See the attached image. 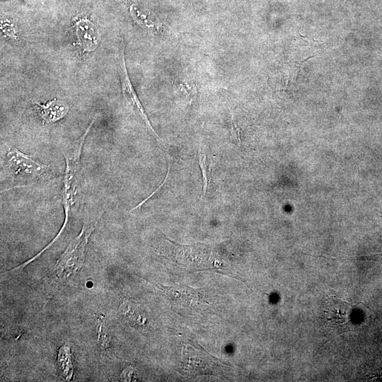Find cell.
<instances>
[{"label":"cell","instance_id":"obj_3","mask_svg":"<svg viewBox=\"0 0 382 382\" xmlns=\"http://www.w3.org/2000/svg\"><path fill=\"white\" fill-rule=\"evenodd\" d=\"M4 162L14 175L27 179H38L47 175L50 170V166L38 161L35 154H25L14 146H8Z\"/></svg>","mask_w":382,"mask_h":382},{"label":"cell","instance_id":"obj_1","mask_svg":"<svg viewBox=\"0 0 382 382\" xmlns=\"http://www.w3.org/2000/svg\"><path fill=\"white\" fill-rule=\"evenodd\" d=\"M98 220L84 221L79 234L69 243L57 261L47 286L45 304L82 268L88 242Z\"/></svg>","mask_w":382,"mask_h":382},{"label":"cell","instance_id":"obj_4","mask_svg":"<svg viewBox=\"0 0 382 382\" xmlns=\"http://www.w3.org/2000/svg\"><path fill=\"white\" fill-rule=\"evenodd\" d=\"M118 70L120 78L122 85V95L127 104L132 108L134 112L140 117L142 121L144 122L146 128L151 132L156 137L161 140L156 132L153 128L147 115L135 92L127 71L125 57H124V47L120 48V53L118 60Z\"/></svg>","mask_w":382,"mask_h":382},{"label":"cell","instance_id":"obj_7","mask_svg":"<svg viewBox=\"0 0 382 382\" xmlns=\"http://www.w3.org/2000/svg\"><path fill=\"white\" fill-rule=\"evenodd\" d=\"M183 362L184 369L190 372L201 371H208V367L214 365V358L212 356L207 357L206 353L197 349H195L191 346H185L183 350Z\"/></svg>","mask_w":382,"mask_h":382},{"label":"cell","instance_id":"obj_13","mask_svg":"<svg viewBox=\"0 0 382 382\" xmlns=\"http://www.w3.org/2000/svg\"><path fill=\"white\" fill-rule=\"evenodd\" d=\"M199 165L200 166L202 177H203V190L202 195H201V199H203L209 185L210 180V166L207 162V156L204 154L201 150L199 151Z\"/></svg>","mask_w":382,"mask_h":382},{"label":"cell","instance_id":"obj_8","mask_svg":"<svg viewBox=\"0 0 382 382\" xmlns=\"http://www.w3.org/2000/svg\"><path fill=\"white\" fill-rule=\"evenodd\" d=\"M34 103L39 107V112L44 123H53L64 118L69 112L68 105L54 98L45 104L37 101Z\"/></svg>","mask_w":382,"mask_h":382},{"label":"cell","instance_id":"obj_2","mask_svg":"<svg viewBox=\"0 0 382 382\" xmlns=\"http://www.w3.org/2000/svg\"><path fill=\"white\" fill-rule=\"evenodd\" d=\"M93 122H91L84 134L76 141L75 145L68 150L64 156L66 162V169L64 178L62 191L63 205L64 209V222L62 227L64 230L68 223L71 211L74 209L78 199V188L79 187L81 173V156L85 139L88 134Z\"/></svg>","mask_w":382,"mask_h":382},{"label":"cell","instance_id":"obj_16","mask_svg":"<svg viewBox=\"0 0 382 382\" xmlns=\"http://www.w3.org/2000/svg\"><path fill=\"white\" fill-rule=\"evenodd\" d=\"M23 1H27V0H23Z\"/></svg>","mask_w":382,"mask_h":382},{"label":"cell","instance_id":"obj_15","mask_svg":"<svg viewBox=\"0 0 382 382\" xmlns=\"http://www.w3.org/2000/svg\"><path fill=\"white\" fill-rule=\"evenodd\" d=\"M136 378L134 371L132 367L126 368L121 374V378L125 381H134Z\"/></svg>","mask_w":382,"mask_h":382},{"label":"cell","instance_id":"obj_5","mask_svg":"<svg viewBox=\"0 0 382 382\" xmlns=\"http://www.w3.org/2000/svg\"><path fill=\"white\" fill-rule=\"evenodd\" d=\"M351 306L346 302L333 298L325 310V320L330 327L340 332L351 328Z\"/></svg>","mask_w":382,"mask_h":382},{"label":"cell","instance_id":"obj_12","mask_svg":"<svg viewBox=\"0 0 382 382\" xmlns=\"http://www.w3.org/2000/svg\"><path fill=\"white\" fill-rule=\"evenodd\" d=\"M97 332L98 342L100 349L104 352H109L111 347V338L103 316H100L98 318Z\"/></svg>","mask_w":382,"mask_h":382},{"label":"cell","instance_id":"obj_6","mask_svg":"<svg viewBox=\"0 0 382 382\" xmlns=\"http://www.w3.org/2000/svg\"><path fill=\"white\" fill-rule=\"evenodd\" d=\"M77 38L83 50L86 52L95 50L100 42V35L95 24L86 18H79L75 23Z\"/></svg>","mask_w":382,"mask_h":382},{"label":"cell","instance_id":"obj_14","mask_svg":"<svg viewBox=\"0 0 382 382\" xmlns=\"http://www.w3.org/2000/svg\"><path fill=\"white\" fill-rule=\"evenodd\" d=\"M231 137L234 143L237 145L241 144V130L238 127L236 123L233 120H231Z\"/></svg>","mask_w":382,"mask_h":382},{"label":"cell","instance_id":"obj_9","mask_svg":"<svg viewBox=\"0 0 382 382\" xmlns=\"http://www.w3.org/2000/svg\"><path fill=\"white\" fill-rule=\"evenodd\" d=\"M120 314L132 327L145 328L147 318L140 307L134 302L125 300L120 306Z\"/></svg>","mask_w":382,"mask_h":382},{"label":"cell","instance_id":"obj_10","mask_svg":"<svg viewBox=\"0 0 382 382\" xmlns=\"http://www.w3.org/2000/svg\"><path fill=\"white\" fill-rule=\"evenodd\" d=\"M170 299L180 303L192 304L198 300L196 290L188 287H170L157 284Z\"/></svg>","mask_w":382,"mask_h":382},{"label":"cell","instance_id":"obj_11","mask_svg":"<svg viewBox=\"0 0 382 382\" xmlns=\"http://www.w3.org/2000/svg\"><path fill=\"white\" fill-rule=\"evenodd\" d=\"M57 365L63 378L71 381L74 375V364L72 352L69 346L64 345L59 349Z\"/></svg>","mask_w":382,"mask_h":382}]
</instances>
